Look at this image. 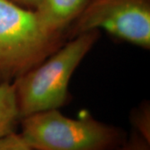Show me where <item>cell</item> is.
<instances>
[{
  "label": "cell",
  "mask_w": 150,
  "mask_h": 150,
  "mask_svg": "<svg viewBox=\"0 0 150 150\" xmlns=\"http://www.w3.org/2000/svg\"><path fill=\"white\" fill-rule=\"evenodd\" d=\"M98 38L97 29L78 34L13 81L21 118L64 106L69 99L70 79Z\"/></svg>",
  "instance_id": "6da1fadb"
},
{
  "label": "cell",
  "mask_w": 150,
  "mask_h": 150,
  "mask_svg": "<svg viewBox=\"0 0 150 150\" xmlns=\"http://www.w3.org/2000/svg\"><path fill=\"white\" fill-rule=\"evenodd\" d=\"M20 136L33 150H116L127 139L123 129L84 112L78 118L59 109L21 118Z\"/></svg>",
  "instance_id": "7a4b0ae2"
},
{
  "label": "cell",
  "mask_w": 150,
  "mask_h": 150,
  "mask_svg": "<svg viewBox=\"0 0 150 150\" xmlns=\"http://www.w3.org/2000/svg\"><path fill=\"white\" fill-rule=\"evenodd\" d=\"M62 35H49L33 10L0 0V83L13 82L61 47Z\"/></svg>",
  "instance_id": "3957f363"
},
{
  "label": "cell",
  "mask_w": 150,
  "mask_h": 150,
  "mask_svg": "<svg viewBox=\"0 0 150 150\" xmlns=\"http://www.w3.org/2000/svg\"><path fill=\"white\" fill-rule=\"evenodd\" d=\"M103 29L119 39L150 48V0H91L72 23L73 37Z\"/></svg>",
  "instance_id": "277c9868"
},
{
  "label": "cell",
  "mask_w": 150,
  "mask_h": 150,
  "mask_svg": "<svg viewBox=\"0 0 150 150\" xmlns=\"http://www.w3.org/2000/svg\"><path fill=\"white\" fill-rule=\"evenodd\" d=\"M91 0H40L33 10L38 23L49 35H63Z\"/></svg>",
  "instance_id": "5b68a950"
},
{
  "label": "cell",
  "mask_w": 150,
  "mask_h": 150,
  "mask_svg": "<svg viewBox=\"0 0 150 150\" xmlns=\"http://www.w3.org/2000/svg\"><path fill=\"white\" fill-rule=\"evenodd\" d=\"M20 120L13 82L0 83V139L16 132Z\"/></svg>",
  "instance_id": "8992f818"
},
{
  "label": "cell",
  "mask_w": 150,
  "mask_h": 150,
  "mask_svg": "<svg viewBox=\"0 0 150 150\" xmlns=\"http://www.w3.org/2000/svg\"><path fill=\"white\" fill-rule=\"evenodd\" d=\"M133 129L150 142V108L149 103H144L135 108L130 115Z\"/></svg>",
  "instance_id": "52a82bcc"
},
{
  "label": "cell",
  "mask_w": 150,
  "mask_h": 150,
  "mask_svg": "<svg viewBox=\"0 0 150 150\" xmlns=\"http://www.w3.org/2000/svg\"><path fill=\"white\" fill-rule=\"evenodd\" d=\"M116 150H150V142L132 129L130 135Z\"/></svg>",
  "instance_id": "ba28073f"
},
{
  "label": "cell",
  "mask_w": 150,
  "mask_h": 150,
  "mask_svg": "<svg viewBox=\"0 0 150 150\" xmlns=\"http://www.w3.org/2000/svg\"><path fill=\"white\" fill-rule=\"evenodd\" d=\"M0 150H33L16 132L0 139Z\"/></svg>",
  "instance_id": "9c48e42d"
},
{
  "label": "cell",
  "mask_w": 150,
  "mask_h": 150,
  "mask_svg": "<svg viewBox=\"0 0 150 150\" xmlns=\"http://www.w3.org/2000/svg\"><path fill=\"white\" fill-rule=\"evenodd\" d=\"M8 1L15 4L17 5L20 6L22 8L30 9V10H34L40 0H8Z\"/></svg>",
  "instance_id": "30bf717a"
}]
</instances>
